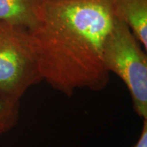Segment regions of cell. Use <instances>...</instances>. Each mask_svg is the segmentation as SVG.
Here are the masks:
<instances>
[{"label": "cell", "mask_w": 147, "mask_h": 147, "mask_svg": "<svg viewBox=\"0 0 147 147\" xmlns=\"http://www.w3.org/2000/svg\"><path fill=\"white\" fill-rule=\"evenodd\" d=\"M115 19L111 0H44L28 30L42 80L68 96L104 89L103 46Z\"/></svg>", "instance_id": "obj_1"}, {"label": "cell", "mask_w": 147, "mask_h": 147, "mask_svg": "<svg viewBox=\"0 0 147 147\" xmlns=\"http://www.w3.org/2000/svg\"><path fill=\"white\" fill-rule=\"evenodd\" d=\"M103 61L109 73L115 74L126 85L136 114L147 119L146 51L117 16L105 38Z\"/></svg>", "instance_id": "obj_2"}, {"label": "cell", "mask_w": 147, "mask_h": 147, "mask_svg": "<svg viewBox=\"0 0 147 147\" xmlns=\"http://www.w3.org/2000/svg\"><path fill=\"white\" fill-rule=\"evenodd\" d=\"M41 81L28 30L0 22V97L20 100Z\"/></svg>", "instance_id": "obj_3"}, {"label": "cell", "mask_w": 147, "mask_h": 147, "mask_svg": "<svg viewBox=\"0 0 147 147\" xmlns=\"http://www.w3.org/2000/svg\"><path fill=\"white\" fill-rule=\"evenodd\" d=\"M115 16L130 28L147 49V0H111Z\"/></svg>", "instance_id": "obj_4"}, {"label": "cell", "mask_w": 147, "mask_h": 147, "mask_svg": "<svg viewBox=\"0 0 147 147\" xmlns=\"http://www.w3.org/2000/svg\"><path fill=\"white\" fill-rule=\"evenodd\" d=\"M44 0H0V22L30 29Z\"/></svg>", "instance_id": "obj_5"}, {"label": "cell", "mask_w": 147, "mask_h": 147, "mask_svg": "<svg viewBox=\"0 0 147 147\" xmlns=\"http://www.w3.org/2000/svg\"><path fill=\"white\" fill-rule=\"evenodd\" d=\"M20 120V100L0 97V135L11 131Z\"/></svg>", "instance_id": "obj_6"}, {"label": "cell", "mask_w": 147, "mask_h": 147, "mask_svg": "<svg viewBox=\"0 0 147 147\" xmlns=\"http://www.w3.org/2000/svg\"><path fill=\"white\" fill-rule=\"evenodd\" d=\"M132 147H147V119H143L140 137Z\"/></svg>", "instance_id": "obj_7"}]
</instances>
